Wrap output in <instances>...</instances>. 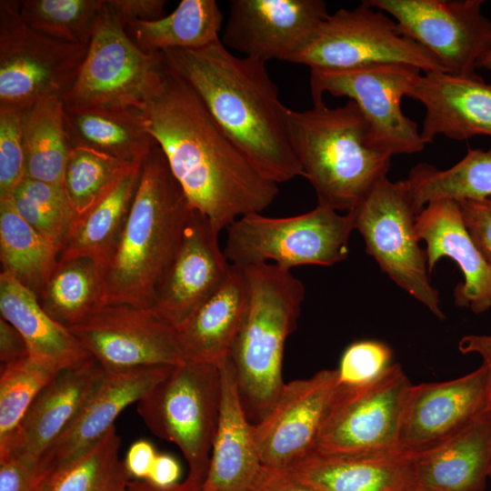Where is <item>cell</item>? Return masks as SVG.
I'll return each instance as SVG.
<instances>
[{"label":"cell","instance_id":"cell-1","mask_svg":"<svg viewBox=\"0 0 491 491\" xmlns=\"http://www.w3.org/2000/svg\"><path fill=\"white\" fill-rule=\"evenodd\" d=\"M140 112L191 206L217 231L276 199L278 185L256 169L168 65L160 92Z\"/></svg>","mask_w":491,"mask_h":491},{"label":"cell","instance_id":"cell-2","mask_svg":"<svg viewBox=\"0 0 491 491\" xmlns=\"http://www.w3.org/2000/svg\"><path fill=\"white\" fill-rule=\"evenodd\" d=\"M162 53L265 177L278 185L302 176L290 136L291 109L281 102L266 63L233 55L221 40Z\"/></svg>","mask_w":491,"mask_h":491},{"label":"cell","instance_id":"cell-3","mask_svg":"<svg viewBox=\"0 0 491 491\" xmlns=\"http://www.w3.org/2000/svg\"><path fill=\"white\" fill-rule=\"evenodd\" d=\"M194 209L156 144L143 160L127 218L99 269L103 305L151 307Z\"/></svg>","mask_w":491,"mask_h":491},{"label":"cell","instance_id":"cell-4","mask_svg":"<svg viewBox=\"0 0 491 491\" xmlns=\"http://www.w3.org/2000/svg\"><path fill=\"white\" fill-rule=\"evenodd\" d=\"M289 128L302 176L318 205L348 213L386 177L392 156L377 146L352 100L336 107L323 101L306 110L291 109Z\"/></svg>","mask_w":491,"mask_h":491},{"label":"cell","instance_id":"cell-5","mask_svg":"<svg viewBox=\"0 0 491 491\" xmlns=\"http://www.w3.org/2000/svg\"><path fill=\"white\" fill-rule=\"evenodd\" d=\"M243 268L250 300L228 357L247 417L253 416L257 423L271 410L286 384L282 376L285 345L296 327L306 290L291 270L275 264Z\"/></svg>","mask_w":491,"mask_h":491},{"label":"cell","instance_id":"cell-6","mask_svg":"<svg viewBox=\"0 0 491 491\" xmlns=\"http://www.w3.org/2000/svg\"><path fill=\"white\" fill-rule=\"evenodd\" d=\"M166 74L163 53L141 50L105 1L85 56L63 103L65 109L141 111L160 92Z\"/></svg>","mask_w":491,"mask_h":491},{"label":"cell","instance_id":"cell-7","mask_svg":"<svg viewBox=\"0 0 491 491\" xmlns=\"http://www.w3.org/2000/svg\"><path fill=\"white\" fill-rule=\"evenodd\" d=\"M226 230L224 253L230 264L246 267L272 263L291 270L305 265L331 266L345 260L354 225L349 213L340 215L317 205L288 217L251 213Z\"/></svg>","mask_w":491,"mask_h":491},{"label":"cell","instance_id":"cell-8","mask_svg":"<svg viewBox=\"0 0 491 491\" xmlns=\"http://www.w3.org/2000/svg\"><path fill=\"white\" fill-rule=\"evenodd\" d=\"M220 403L219 366L185 360L137 402L136 410L153 434L180 449L187 477L203 485Z\"/></svg>","mask_w":491,"mask_h":491},{"label":"cell","instance_id":"cell-9","mask_svg":"<svg viewBox=\"0 0 491 491\" xmlns=\"http://www.w3.org/2000/svg\"><path fill=\"white\" fill-rule=\"evenodd\" d=\"M348 213L366 253L381 270L437 318L445 319L438 292L430 284L426 250L419 246L417 214L406 181L382 179Z\"/></svg>","mask_w":491,"mask_h":491},{"label":"cell","instance_id":"cell-10","mask_svg":"<svg viewBox=\"0 0 491 491\" xmlns=\"http://www.w3.org/2000/svg\"><path fill=\"white\" fill-rule=\"evenodd\" d=\"M88 46L62 42L31 28L19 1H0V107L28 109L62 99L73 85Z\"/></svg>","mask_w":491,"mask_h":491},{"label":"cell","instance_id":"cell-11","mask_svg":"<svg viewBox=\"0 0 491 491\" xmlns=\"http://www.w3.org/2000/svg\"><path fill=\"white\" fill-rule=\"evenodd\" d=\"M289 63L310 69L399 63L415 66L422 73L445 72L430 52L404 35L390 15L367 0L355 8H340L329 14Z\"/></svg>","mask_w":491,"mask_h":491},{"label":"cell","instance_id":"cell-12","mask_svg":"<svg viewBox=\"0 0 491 491\" xmlns=\"http://www.w3.org/2000/svg\"><path fill=\"white\" fill-rule=\"evenodd\" d=\"M422 72L399 63H376L344 69H310L313 104L329 94L346 97L368 122L377 146L391 156L412 155L426 144L417 124L401 107Z\"/></svg>","mask_w":491,"mask_h":491},{"label":"cell","instance_id":"cell-13","mask_svg":"<svg viewBox=\"0 0 491 491\" xmlns=\"http://www.w3.org/2000/svg\"><path fill=\"white\" fill-rule=\"evenodd\" d=\"M411 385L398 363L391 364L367 384H339L312 452L335 456L401 452V419Z\"/></svg>","mask_w":491,"mask_h":491},{"label":"cell","instance_id":"cell-14","mask_svg":"<svg viewBox=\"0 0 491 491\" xmlns=\"http://www.w3.org/2000/svg\"><path fill=\"white\" fill-rule=\"evenodd\" d=\"M390 15L401 33L430 52L445 72L476 74L491 47V20L483 0H367Z\"/></svg>","mask_w":491,"mask_h":491},{"label":"cell","instance_id":"cell-15","mask_svg":"<svg viewBox=\"0 0 491 491\" xmlns=\"http://www.w3.org/2000/svg\"><path fill=\"white\" fill-rule=\"evenodd\" d=\"M67 328L105 373L185 361L175 328L147 308L101 305Z\"/></svg>","mask_w":491,"mask_h":491},{"label":"cell","instance_id":"cell-16","mask_svg":"<svg viewBox=\"0 0 491 491\" xmlns=\"http://www.w3.org/2000/svg\"><path fill=\"white\" fill-rule=\"evenodd\" d=\"M338 388L337 369L285 384L271 410L252 424L261 464L289 468L310 454Z\"/></svg>","mask_w":491,"mask_h":491},{"label":"cell","instance_id":"cell-17","mask_svg":"<svg viewBox=\"0 0 491 491\" xmlns=\"http://www.w3.org/2000/svg\"><path fill=\"white\" fill-rule=\"evenodd\" d=\"M328 15L323 0H231L221 42L266 64L289 62Z\"/></svg>","mask_w":491,"mask_h":491},{"label":"cell","instance_id":"cell-18","mask_svg":"<svg viewBox=\"0 0 491 491\" xmlns=\"http://www.w3.org/2000/svg\"><path fill=\"white\" fill-rule=\"evenodd\" d=\"M490 407V380L483 365L448 381L411 385L403 408L399 450L415 454L429 449Z\"/></svg>","mask_w":491,"mask_h":491},{"label":"cell","instance_id":"cell-19","mask_svg":"<svg viewBox=\"0 0 491 491\" xmlns=\"http://www.w3.org/2000/svg\"><path fill=\"white\" fill-rule=\"evenodd\" d=\"M219 233L194 209L149 308L167 325L175 327L185 321L227 276L231 264L219 246Z\"/></svg>","mask_w":491,"mask_h":491},{"label":"cell","instance_id":"cell-20","mask_svg":"<svg viewBox=\"0 0 491 491\" xmlns=\"http://www.w3.org/2000/svg\"><path fill=\"white\" fill-rule=\"evenodd\" d=\"M174 366H155L105 373L79 413L38 460L51 478L100 440L129 405L138 402Z\"/></svg>","mask_w":491,"mask_h":491},{"label":"cell","instance_id":"cell-21","mask_svg":"<svg viewBox=\"0 0 491 491\" xmlns=\"http://www.w3.org/2000/svg\"><path fill=\"white\" fill-rule=\"evenodd\" d=\"M408 97L425 108L420 133L426 145L439 135L456 141L491 137V83L477 74L422 73Z\"/></svg>","mask_w":491,"mask_h":491},{"label":"cell","instance_id":"cell-22","mask_svg":"<svg viewBox=\"0 0 491 491\" xmlns=\"http://www.w3.org/2000/svg\"><path fill=\"white\" fill-rule=\"evenodd\" d=\"M419 240L426 242L427 269L432 273L441 257L453 259L464 282L456 285L455 303L481 314L491 308V264L467 232L457 202L436 200L428 203L416 217Z\"/></svg>","mask_w":491,"mask_h":491},{"label":"cell","instance_id":"cell-23","mask_svg":"<svg viewBox=\"0 0 491 491\" xmlns=\"http://www.w3.org/2000/svg\"><path fill=\"white\" fill-rule=\"evenodd\" d=\"M104 375L93 356L59 372L34 401L0 462L10 456L38 462L74 420Z\"/></svg>","mask_w":491,"mask_h":491},{"label":"cell","instance_id":"cell-24","mask_svg":"<svg viewBox=\"0 0 491 491\" xmlns=\"http://www.w3.org/2000/svg\"><path fill=\"white\" fill-rule=\"evenodd\" d=\"M250 300L243 267L232 265L218 288L175 328L184 360L219 366L231 352Z\"/></svg>","mask_w":491,"mask_h":491},{"label":"cell","instance_id":"cell-25","mask_svg":"<svg viewBox=\"0 0 491 491\" xmlns=\"http://www.w3.org/2000/svg\"><path fill=\"white\" fill-rule=\"evenodd\" d=\"M219 368L220 410L202 491H248L262 464L229 357Z\"/></svg>","mask_w":491,"mask_h":491},{"label":"cell","instance_id":"cell-26","mask_svg":"<svg viewBox=\"0 0 491 491\" xmlns=\"http://www.w3.org/2000/svg\"><path fill=\"white\" fill-rule=\"evenodd\" d=\"M491 466V407L471 424L413 454L416 491H485Z\"/></svg>","mask_w":491,"mask_h":491},{"label":"cell","instance_id":"cell-27","mask_svg":"<svg viewBox=\"0 0 491 491\" xmlns=\"http://www.w3.org/2000/svg\"><path fill=\"white\" fill-rule=\"evenodd\" d=\"M315 491H416L413 454L335 456L311 452L288 468Z\"/></svg>","mask_w":491,"mask_h":491},{"label":"cell","instance_id":"cell-28","mask_svg":"<svg viewBox=\"0 0 491 491\" xmlns=\"http://www.w3.org/2000/svg\"><path fill=\"white\" fill-rule=\"evenodd\" d=\"M0 313L21 334L28 357L36 363L61 372L91 356L43 309L35 292L5 272L0 274Z\"/></svg>","mask_w":491,"mask_h":491},{"label":"cell","instance_id":"cell-29","mask_svg":"<svg viewBox=\"0 0 491 491\" xmlns=\"http://www.w3.org/2000/svg\"><path fill=\"white\" fill-rule=\"evenodd\" d=\"M72 146H84L127 163L143 162L157 144L135 109H65Z\"/></svg>","mask_w":491,"mask_h":491},{"label":"cell","instance_id":"cell-30","mask_svg":"<svg viewBox=\"0 0 491 491\" xmlns=\"http://www.w3.org/2000/svg\"><path fill=\"white\" fill-rule=\"evenodd\" d=\"M142 163L133 165L96 203L76 215L58 260L90 257L100 269L114 250L127 218Z\"/></svg>","mask_w":491,"mask_h":491},{"label":"cell","instance_id":"cell-31","mask_svg":"<svg viewBox=\"0 0 491 491\" xmlns=\"http://www.w3.org/2000/svg\"><path fill=\"white\" fill-rule=\"evenodd\" d=\"M223 15L215 0H183L168 15L137 20L125 26L131 40L144 52L172 48H199L219 41Z\"/></svg>","mask_w":491,"mask_h":491},{"label":"cell","instance_id":"cell-32","mask_svg":"<svg viewBox=\"0 0 491 491\" xmlns=\"http://www.w3.org/2000/svg\"><path fill=\"white\" fill-rule=\"evenodd\" d=\"M405 181L417 215L436 200L491 198V148H468L459 162L444 170L420 163Z\"/></svg>","mask_w":491,"mask_h":491},{"label":"cell","instance_id":"cell-33","mask_svg":"<svg viewBox=\"0 0 491 491\" xmlns=\"http://www.w3.org/2000/svg\"><path fill=\"white\" fill-rule=\"evenodd\" d=\"M59 254L50 241L21 216L13 195L0 198L1 272L10 274L38 295Z\"/></svg>","mask_w":491,"mask_h":491},{"label":"cell","instance_id":"cell-34","mask_svg":"<svg viewBox=\"0 0 491 491\" xmlns=\"http://www.w3.org/2000/svg\"><path fill=\"white\" fill-rule=\"evenodd\" d=\"M62 99H44L27 109L25 117L26 177L63 185L72 149Z\"/></svg>","mask_w":491,"mask_h":491},{"label":"cell","instance_id":"cell-35","mask_svg":"<svg viewBox=\"0 0 491 491\" xmlns=\"http://www.w3.org/2000/svg\"><path fill=\"white\" fill-rule=\"evenodd\" d=\"M37 296L53 319L74 325L103 305L97 263L85 256L57 260Z\"/></svg>","mask_w":491,"mask_h":491},{"label":"cell","instance_id":"cell-36","mask_svg":"<svg viewBox=\"0 0 491 491\" xmlns=\"http://www.w3.org/2000/svg\"><path fill=\"white\" fill-rule=\"evenodd\" d=\"M114 426L82 455L57 470L43 491H125L132 479L119 456Z\"/></svg>","mask_w":491,"mask_h":491},{"label":"cell","instance_id":"cell-37","mask_svg":"<svg viewBox=\"0 0 491 491\" xmlns=\"http://www.w3.org/2000/svg\"><path fill=\"white\" fill-rule=\"evenodd\" d=\"M105 0H23L20 14L34 30L72 45L88 46Z\"/></svg>","mask_w":491,"mask_h":491},{"label":"cell","instance_id":"cell-38","mask_svg":"<svg viewBox=\"0 0 491 491\" xmlns=\"http://www.w3.org/2000/svg\"><path fill=\"white\" fill-rule=\"evenodd\" d=\"M59 372L25 357L0 367V456L40 392Z\"/></svg>","mask_w":491,"mask_h":491},{"label":"cell","instance_id":"cell-39","mask_svg":"<svg viewBox=\"0 0 491 491\" xmlns=\"http://www.w3.org/2000/svg\"><path fill=\"white\" fill-rule=\"evenodd\" d=\"M135 164L87 147L72 146L63 186L76 215L83 214L96 203Z\"/></svg>","mask_w":491,"mask_h":491},{"label":"cell","instance_id":"cell-40","mask_svg":"<svg viewBox=\"0 0 491 491\" xmlns=\"http://www.w3.org/2000/svg\"><path fill=\"white\" fill-rule=\"evenodd\" d=\"M27 109L0 107V198L26 177L25 117Z\"/></svg>","mask_w":491,"mask_h":491},{"label":"cell","instance_id":"cell-41","mask_svg":"<svg viewBox=\"0 0 491 491\" xmlns=\"http://www.w3.org/2000/svg\"><path fill=\"white\" fill-rule=\"evenodd\" d=\"M391 350L385 344L365 340L350 345L344 352L338 372V382L356 386L376 379L391 364Z\"/></svg>","mask_w":491,"mask_h":491},{"label":"cell","instance_id":"cell-42","mask_svg":"<svg viewBox=\"0 0 491 491\" xmlns=\"http://www.w3.org/2000/svg\"><path fill=\"white\" fill-rule=\"evenodd\" d=\"M14 193L25 197L39 212L70 231L77 215L63 185L25 177Z\"/></svg>","mask_w":491,"mask_h":491},{"label":"cell","instance_id":"cell-43","mask_svg":"<svg viewBox=\"0 0 491 491\" xmlns=\"http://www.w3.org/2000/svg\"><path fill=\"white\" fill-rule=\"evenodd\" d=\"M48 481L38 462L16 456L0 462V491H43Z\"/></svg>","mask_w":491,"mask_h":491},{"label":"cell","instance_id":"cell-44","mask_svg":"<svg viewBox=\"0 0 491 491\" xmlns=\"http://www.w3.org/2000/svg\"><path fill=\"white\" fill-rule=\"evenodd\" d=\"M457 204L467 232L491 264V198L464 200Z\"/></svg>","mask_w":491,"mask_h":491},{"label":"cell","instance_id":"cell-45","mask_svg":"<svg viewBox=\"0 0 491 491\" xmlns=\"http://www.w3.org/2000/svg\"><path fill=\"white\" fill-rule=\"evenodd\" d=\"M108 6L124 26L134 21H152L162 18L164 0H106Z\"/></svg>","mask_w":491,"mask_h":491},{"label":"cell","instance_id":"cell-46","mask_svg":"<svg viewBox=\"0 0 491 491\" xmlns=\"http://www.w3.org/2000/svg\"><path fill=\"white\" fill-rule=\"evenodd\" d=\"M248 491H315L298 481L288 468L261 466Z\"/></svg>","mask_w":491,"mask_h":491},{"label":"cell","instance_id":"cell-47","mask_svg":"<svg viewBox=\"0 0 491 491\" xmlns=\"http://www.w3.org/2000/svg\"><path fill=\"white\" fill-rule=\"evenodd\" d=\"M153 444L145 439L134 442L128 448L124 463L132 479L146 480L157 456Z\"/></svg>","mask_w":491,"mask_h":491},{"label":"cell","instance_id":"cell-48","mask_svg":"<svg viewBox=\"0 0 491 491\" xmlns=\"http://www.w3.org/2000/svg\"><path fill=\"white\" fill-rule=\"evenodd\" d=\"M28 357L25 342L21 334L3 317L0 318L1 365Z\"/></svg>","mask_w":491,"mask_h":491},{"label":"cell","instance_id":"cell-49","mask_svg":"<svg viewBox=\"0 0 491 491\" xmlns=\"http://www.w3.org/2000/svg\"><path fill=\"white\" fill-rule=\"evenodd\" d=\"M181 467L177 460L167 454H157L148 478L151 485L166 488L179 483Z\"/></svg>","mask_w":491,"mask_h":491},{"label":"cell","instance_id":"cell-50","mask_svg":"<svg viewBox=\"0 0 491 491\" xmlns=\"http://www.w3.org/2000/svg\"><path fill=\"white\" fill-rule=\"evenodd\" d=\"M458 350L464 355L477 354L481 356L491 386V332L487 335L470 334L463 336L458 343Z\"/></svg>","mask_w":491,"mask_h":491},{"label":"cell","instance_id":"cell-51","mask_svg":"<svg viewBox=\"0 0 491 491\" xmlns=\"http://www.w3.org/2000/svg\"><path fill=\"white\" fill-rule=\"evenodd\" d=\"M125 491H202V484L197 483L186 476L176 485L161 488L156 487L145 480L131 479Z\"/></svg>","mask_w":491,"mask_h":491},{"label":"cell","instance_id":"cell-52","mask_svg":"<svg viewBox=\"0 0 491 491\" xmlns=\"http://www.w3.org/2000/svg\"><path fill=\"white\" fill-rule=\"evenodd\" d=\"M481 68L491 72V47L490 49L479 59L477 63V69Z\"/></svg>","mask_w":491,"mask_h":491},{"label":"cell","instance_id":"cell-53","mask_svg":"<svg viewBox=\"0 0 491 491\" xmlns=\"http://www.w3.org/2000/svg\"><path fill=\"white\" fill-rule=\"evenodd\" d=\"M488 480L491 483V466H490V469H489Z\"/></svg>","mask_w":491,"mask_h":491}]
</instances>
